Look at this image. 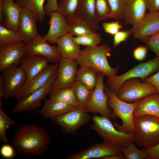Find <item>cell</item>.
Here are the masks:
<instances>
[{"label": "cell", "mask_w": 159, "mask_h": 159, "mask_svg": "<svg viewBox=\"0 0 159 159\" xmlns=\"http://www.w3.org/2000/svg\"><path fill=\"white\" fill-rule=\"evenodd\" d=\"M50 143V136L46 129L33 124L20 127L12 139V143L19 153L33 156L44 155Z\"/></svg>", "instance_id": "obj_1"}, {"label": "cell", "mask_w": 159, "mask_h": 159, "mask_svg": "<svg viewBox=\"0 0 159 159\" xmlns=\"http://www.w3.org/2000/svg\"><path fill=\"white\" fill-rule=\"evenodd\" d=\"M111 52V49L107 44L86 47L81 50L76 61L80 66L89 67L107 77L114 78L117 75L119 67H112L109 64L107 57Z\"/></svg>", "instance_id": "obj_2"}, {"label": "cell", "mask_w": 159, "mask_h": 159, "mask_svg": "<svg viewBox=\"0 0 159 159\" xmlns=\"http://www.w3.org/2000/svg\"><path fill=\"white\" fill-rule=\"evenodd\" d=\"M105 92L108 97V105L113 110L112 114L114 119L119 118L122 121L121 125L113 121L115 126L121 132L134 133L135 128L133 121V113L138 101L128 103L122 100L105 83Z\"/></svg>", "instance_id": "obj_3"}, {"label": "cell", "mask_w": 159, "mask_h": 159, "mask_svg": "<svg viewBox=\"0 0 159 159\" xmlns=\"http://www.w3.org/2000/svg\"><path fill=\"white\" fill-rule=\"evenodd\" d=\"M134 142L139 146L153 147L159 144V117L150 115L134 116Z\"/></svg>", "instance_id": "obj_4"}, {"label": "cell", "mask_w": 159, "mask_h": 159, "mask_svg": "<svg viewBox=\"0 0 159 159\" xmlns=\"http://www.w3.org/2000/svg\"><path fill=\"white\" fill-rule=\"evenodd\" d=\"M110 118L95 114L92 118L91 129L96 131L103 139V142L122 148L130 141H134L133 133H127L116 129Z\"/></svg>", "instance_id": "obj_5"}, {"label": "cell", "mask_w": 159, "mask_h": 159, "mask_svg": "<svg viewBox=\"0 0 159 159\" xmlns=\"http://www.w3.org/2000/svg\"><path fill=\"white\" fill-rule=\"evenodd\" d=\"M159 70V57L141 63L124 74L112 78L107 77L106 84L116 94L122 84L127 80L139 78L142 80Z\"/></svg>", "instance_id": "obj_6"}, {"label": "cell", "mask_w": 159, "mask_h": 159, "mask_svg": "<svg viewBox=\"0 0 159 159\" xmlns=\"http://www.w3.org/2000/svg\"><path fill=\"white\" fill-rule=\"evenodd\" d=\"M154 93H158L153 85L142 82L139 78H134L123 82L119 88L116 95L122 100L132 103Z\"/></svg>", "instance_id": "obj_7"}, {"label": "cell", "mask_w": 159, "mask_h": 159, "mask_svg": "<svg viewBox=\"0 0 159 159\" xmlns=\"http://www.w3.org/2000/svg\"><path fill=\"white\" fill-rule=\"evenodd\" d=\"M88 112L83 107H75L72 110L50 119L59 125L64 132L73 135L91 120Z\"/></svg>", "instance_id": "obj_8"}, {"label": "cell", "mask_w": 159, "mask_h": 159, "mask_svg": "<svg viewBox=\"0 0 159 159\" xmlns=\"http://www.w3.org/2000/svg\"><path fill=\"white\" fill-rule=\"evenodd\" d=\"M105 76L102 73L99 72L96 84L90 100L83 108L88 112L99 113L101 116L114 119L108 104V97L105 92Z\"/></svg>", "instance_id": "obj_9"}, {"label": "cell", "mask_w": 159, "mask_h": 159, "mask_svg": "<svg viewBox=\"0 0 159 159\" xmlns=\"http://www.w3.org/2000/svg\"><path fill=\"white\" fill-rule=\"evenodd\" d=\"M58 72L52 76L43 86L32 93L25 99L18 101L13 110L15 113L36 110L42 106V101L52 90L53 84Z\"/></svg>", "instance_id": "obj_10"}, {"label": "cell", "mask_w": 159, "mask_h": 159, "mask_svg": "<svg viewBox=\"0 0 159 159\" xmlns=\"http://www.w3.org/2000/svg\"><path fill=\"white\" fill-rule=\"evenodd\" d=\"M5 86L4 99L7 100L14 97L24 85L26 76L23 69L20 67L12 64L1 71Z\"/></svg>", "instance_id": "obj_11"}, {"label": "cell", "mask_w": 159, "mask_h": 159, "mask_svg": "<svg viewBox=\"0 0 159 159\" xmlns=\"http://www.w3.org/2000/svg\"><path fill=\"white\" fill-rule=\"evenodd\" d=\"M58 68L59 62L49 65L30 82L24 84L14 97L18 102L25 99L45 85L51 77L58 72Z\"/></svg>", "instance_id": "obj_12"}, {"label": "cell", "mask_w": 159, "mask_h": 159, "mask_svg": "<svg viewBox=\"0 0 159 159\" xmlns=\"http://www.w3.org/2000/svg\"><path fill=\"white\" fill-rule=\"evenodd\" d=\"M25 48L26 54L42 56L54 63L58 62L62 58L57 46L50 45L39 34L25 44Z\"/></svg>", "instance_id": "obj_13"}, {"label": "cell", "mask_w": 159, "mask_h": 159, "mask_svg": "<svg viewBox=\"0 0 159 159\" xmlns=\"http://www.w3.org/2000/svg\"><path fill=\"white\" fill-rule=\"evenodd\" d=\"M58 62V74L53 84L52 90L71 87L76 79L78 65L76 60L62 57Z\"/></svg>", "instance_id": "obj_14"}, {"label": "cell", "mask_w": 159, "mask_h": 159, "mask_svg": "<svg viewBox=\"0 0 159 159\" xmlns=\"http://www.w3.org/2000/svg\"><path fill=\"white\" fill-rule=\"evenodd\" d=\"M136 39L143 41L145 39L159 31V12L150 11L133 25L130 29Z\"/></svg>", "instance_id": "obj_15"}, {"label": "cell", "mask_w": 159, "mask_h": 159, "mask_svg": "<svg viewBox=\"0 0 159 159\" xmlns=\"http://www.w3.org/2000/svg\"><path fill=\"white\" fill-rule=\"evenodd\" d=\"M121 148L103 142L97 143L80 152L72 153L67 159H100L107 156L113 155L122 152Z\"/></svg>", "instance_id": "obj_16"}, {"label": "cell", "mask_w": 159, "mask_h": 159, "mask_svg": "<svg viewBox=\"0 0 159 159\" xmlns=\"http://www.w3.org/2000/svg\"><path fill=\"white\" fill-rule=\"evenodd\" d=\"M50 62L49 59L42 56L26 54L21 58L20 64L26 76L24 84L30 82L45 69Z\"/></svg>", "instance_id": "obj_17"}, {"label": "cell", "mask_w": 159, "mask_h": 159, "mask_svg": "<svg viewBox=\"0 0 159 159\" xmlns=\"http://www.w3.org/2000/svg\"><path fill=\"white\" fill-rule=\"evenodd\" d=\"M26 54L25 43L22 41L0 46V72L12 64H19Z\"/></svg>", "instance_id": "obj_18"}, {"label": "cell", "mask_w": 159, "mask_h": 159, "mask_svg": "<svg viewBox=\"0 0 159 159\" xmlns=\"http://www.w3.org/2000/svg\"><path fill=\"white\" fill-rule=\"evenodd\" d=\"M49 16V30L42 37L50 44L57 43L60 38L69 32V25L65 17L57 11L52 12Z\"/></svg>", "instance_id": "obj_19"}, {"label": "cell", "mask_w": 159, "mask_h": 159, "mask_svg": "<svg viewBox=\"0 0 159 159\" xmlns=\"http://www.w3.org/2000/svg\"><path fill=\"white\" fill-rule=\"evenodd\" d=\"M36 16L28 9L21 7V14L18 33L25 44L38 34Z\"/></svg>", "instance_id": "obj_20"}, {"label": "cell", "mask_w": 159, "mask_h": 159, "mask_svg": "<svg viewBox=\"0 0 159 159\" xmlns=\"http://www.w3.org/2000/svg\"><path fill=\"white\" fill-rule=\"evenodd\" d=\"M148 0H127L123 9L122 20L127 25H133L146 14Z\"/></svg>", "instance_id": "obj_21"}, {"label": "cell", "mask_w": 159, "mask_h": 159, "mask_svg": "<svg viewBox=\"0 0 159 159\" xmlns=\"http://www.w3.org/2000/svg\"><path fill=\"white\" fill-rule=\"evenodd\" d=\"M76 17L87 23L95 31L100 29L95 0H80Z\"/></svg>", "instance_id": "obj_22"}, {"label": "cell", "mask_w": 159, "mask_h": 159, "mask_svg": "<svg viewBox=\"0 0 159 159\" xmlns=\"http://www.w3.org/2000/svg\"><path fill=\"white\" fill-rule=\"evenodd\" d=\"M3 8L5 27L18 32L21 7L14 0H3Z\"/></svg>", "instance_id": "obj_23"}, {"label": "cell", "mask_w": 159, "mask_h": 159, "mask_svg": "<svg viewBox=\"0 0 159 159\" xmlns=\"http://www.w3.org/2000/svg\"><path fill=\"white\" fill-rule=\"evenodd\" d=\"M150 115L159 117V93L150 94L138 101L133 116Z\"/></svg>", "instance_id": "obj_24"}, {"label": "cell", "mask_w": 159, "mask_h": 159, "mask_svg": "<svg viewBox=\"0 0 159 159\" xmlns=\"http://www.w3.org/2000/svg\"><path fill=\"white\" fill-rule=\"evenodd\" d=\"M56 44L62 57L64 59L76 60L81 50L69 33L60 38Z\"/></svg>", "instance_id": "obj_25"}, {"label": "cell", "mask_w": 159, "mask_h": 159, "mask_svg": "<svg viewBox=\"0 0 159 159\" xmlns=\"http://www.w3.org/2000/svg\"><path fill=\"white\" fill-rule=\"evenodd\" d=\"M75 107L63 102L52 101L47 99L45 100L44 105L38 110L37 113L41 115L44 118L51 119L64 113Z\"/></svg>", "instance_id": "obj_26"}, {"label": "cell", "mask_w": 159, "mask_h": 159, "mask_svg": "<svg viewBox=\"0 0 159 159\" xmlns=\"http://www.w3.org/2000/svg\"><path fill=\"white\" fill-rule=\"evenodd\" d=\"M49 99L52 101L60 102L82 107L78 102L71 87L61 88L52 90L49 94Z\"/></svg>", "instance_id": "obj_27"}, {"label": "cell", "mask_w": 159, "mask_h": 159, "mask_svg": "<svg viewBox=\"0 0 159 159\" xmlns=\"http://www.w3.org/2000/svg\"><path fill=\"white\" fill-rule=\"evenodd\" d=\"M99 72L89 67L80 66L78 69L76 79L81 81L90 89L93 90L96 84Z\"/></svg>", "instance_id": "obj_28"}, {"label": "cell", "mask_w": 159, "mask_h": 159, "mask_svg": "<svg viewBox=\"0 0 159 159\" xmlns=\"http://www.w3.org/2000/svg\"><path fill=\"white\" fill-rule=\"evenodd\" d=\"M45 0H17L16 3L20 7L33 13L40 22H43L45 15L44 4Z\"/></svg>", "instance_id": "obj_29"}, {"label": "cell", "mask_w": 159, "mask_h": 159, "mask_svg": "<svg viewBox=\"0 0 159 159\" xmlns=\"http://www.w3.org/2000/svg\"><path fill=\"white\" fill-rule=\"evenodd\" d=\"M80 0H59L57 11L66 19L69 24L74 17Z\"/></svg>", "instance_id": "obj_30"}, {"label": "cell", "mask_w": 159, "mask_h": 159, "mask_svg": "<svg viewBox=\"0 0 159 159\" xmlns=\"http://www.w3.org/2000/svg\"><path fill=\"white\" fill-rule=\"evenodd\" d=\"M71 87L78 102L84 108L90 100L93 90L90 89L81 81L77 79Z\"/></svg>", "instance_id": "obj_31"}, {"label": "cell", "mask_w": 159, "mask_h": 159, "mask_svg": "<svg viewBox=\"0 0 159 159\" xmlns=\"http://www.w3.org/2000/svg\"><path fill=\"white\" fill-rule=\"evenodd\" d=\"M68 24L69 33L73 36L78 37L95 32L87 23L76 17Z\"/></svg>", "instance_id": "obj_32"}, {"label": "cell", "mask_w": 159, "mask_h": 159, "mask_svg": "<svg viewBox=\"0 0 159 159\" xmlns=\"http://www.w3.org/2000/svg\"><path fill=\"white\" fill-rule=\"evenodd\" d=\"M96 16L100 22L112 18V15L108 0H95Z\"/></svg>", "instance_id": "obj_33"}, {"label": "cell", "mask_w": 159, "mask_h": 159, "mask_svg": "<svg viewBox=\"0 0 159 159\" xmlns=\"http://www.w3.org/2000/svg\"><path fill=\"white\" fill-rule=\"evenodd\" d=\"M22 41L18 32L0 25V46Z\"/></svg>", "instance_id": "obj_34"}, {"label": "cell", "mask_w": 159, "mask_h": 159, "mask_svg": "<svg viewBox=\"0 0 159 159\" xmlns=\"http://www.w3.org/2000/svg\"><path fill=\"white\" fill-rule=\"evenodd\" d=\"M75 42L77 44L86 47L98 46L101 42L102 38L100 34L94 32L83 35L74 37Z\"/></svg>", "instance_id": "obj_35"}, {"label": "cell", "mask_w": 159, "mask_h": 159, "mask_svg": "<svg viewBox=\"0 0 159 159\" xmlns=\"http://www.w3.org/2000/svg\"><path fill=\"white\" fill-rule=\"evenodd\" d=\"M134 141L129 142L125 148H121L122 151L127 159H148L147 154L143 150L138 149Z\"/></svg>", "instance_id": "obj_36"}, {"label": "cell", "mask_w": 159, "mask_h": 159, "mask_svg": "<svg viewBox=\"0 0 159 159\" xmlns=\"http://www.w3.org/2000/svg\"><path fill=\"white\" fill-rule=\"evenodd\" d=\"M15 124V121L6 115L1 107H0V140L2 143H7L6 131L10 126Z\"/></svg>", "instance_id": "obj_37"}, {"label": "cell", "mask_w": 159, "mask_h": 159, "mask_svg": "<svg viewBox=\"0 0 159 159\" xmlns=\"http://www.w3.org/2000/svg\"><path fill=\"white\" fill-rule=\"evenodd\" d=\"M111 9L112 19L116 20H122L124 7L127 0H108Z\"/></svg>", "instance_id": "obj_38"}, {"label": "cell", "mask_w": 159, "mask_h": 159, "mask_svg": "<svg viewBox=\"0 0 159 159\" xmlns=\"http://www.w3.org/2000/svg\"><path fill=\"white\" fill-rule=\"evenodd\" d=\"M143 42L148 50L159 57V31L147 37Z\"/></svg>", "instance_id": "obj_39"}, {"label": "cell", "mask_w": 159, "mask_h": 159, "mask_svg": "<svg viewBox=\"0 0 159 159\" xmlns=\"http://www.w3.org/2000/svg\"><path fill=\"white\" fill-rule=\"evenodd\" d=\"M102 26L105 32L113 36L123 27L119 20L109 22H105L102 24Z\"/></svg>", "instance_id": "obj_40"}, {"label": "cell", "mask_w": 159, "mask_h": 159, "mask_svg": "<svg viewBox=\"0 0 159 159\" xmlns=\"http://www.w3.org/2000/svg\"><path fill=\"white\" fill-rule=\"evenodd\" d=\"M131 34L130 30L119 31L114 36L113 44L114 47H116L120 43L126 41Z\"/></svg>", "instance_id": "obj_41"}, {"label": "cell", "mask_w": 159, "mask_h": 159, "mask_svg": "<svg viewBox=\"0 0 159 159\" xmlns=\"http://www.w3.org/2000/svg\"><path fill=\"white\" fill-rule=\"evenodd\" d=\"M0 153L3 158L7 159L12 158L15 156L14 149L11 145L8 144H4L1 147Z\"/></svg>", "instance_id": "obj_42"}, {"label": "cell", "mask_w": 159, "mask_h": 159, "mask_svg": "<svg viewBox=\"0 0 159 159\" xmlns=\"http://www.w3.org/2000/svg\"><path fill=\"white\" fill-rule=\"evenodd\" d=\"M148 50L147 48L145 46H138L133 51V57L138 60H142L145 57Z\"/></svg>", "instance_id": "obj_43"}, {"label": "cell", "mask_w": 159, "mask_h": 159, "mask_svg": "<svg viewBox=\"0 0 159 159\" xmlns=\"http://www.w3.org/2000/svg\"><path fill=\"white\" fill-rule=\"evenodd\" d=\"M58 7L57 0H47L44 6L45 15L49 16L52 12L57 11Z\"/></svg>", "instance_id": "obj_44"}, {"label": "cell", "mask_w": 159, "mask_h": 159, "mask_svg": "<svg viewBox=\"0 0 159 159\" xmlns=\"http://www.w3.org/2000/svg\"><path fill=\"white\" fill-rule=\"evenodd\" d=\"M141 80L143 82L153 85L159 93V70L154 74Z\"/></svg>", "instance_id": "obj_45"}, {"label": "cell", "mask_w": 159, "mask_h": 159, "mask_svg": "<svg viewBox=\"0 0 159 159\" xmlns=\"http://www.w3.org/2000/svg\"><path fill=\"white\" fill-rule=\"evenodd\" d=\"M142 150L147 154L148 159H159V144L153 147L144 148Z\"/></svg>", "instance_id": "obj_46"}, {"label": "cell", "mask_w": 159, "mask_h": 159, "mask_svg": "<svg viewBox=\"0 0 159 159\" xmlns=\"http://www.w3.org/2000/svg\"><path fill=\"white\" fill-rule=\"evenodd\" d=\"M148 9L149 12L159 11V0H148Z\"/></svg>", "instance_id": "obj_47"}, {"label": "cell", "mask_w": 159, "mask_h": 159, "mask_svg": "<svg viewBox=\"0 0 159 159\" xmlns=\"http://www.w3.org/2000/svg\"><path fill=\"white\" fill-rule=\"evenodd\" d=\"M126 157L122 152L112 155L104 157L100 159H125Z\"/></svg>", "instance_id": "obj_48"}, {"label": "cell", "mask_w": 159, "mask_h": 159, "mask_svg": "<svg viewBox=\"0 0 159 159\" xmlns=\"http://www.w3.org/2000/svg\"><path fill=\"white\" fill-rule=\"evenodd\" d=\"M5 94L4 82L2 74H1L0 75V98L4 97Z\"/></svg>", "instance_id": "obj_49"}, {"label": "cell", "mask_w": 159, "mask_h": 159, "mask_svg": "<svg viewBox=\"0 0 159 159\" xmlns=\"http://www.w3.org/2000/svg\"><path fill=\"white\" fill-rule=\"evenodd\" d=\"M3 0H0V25L5 26L3 8Z\"/></svg>", "instance_id": "obj_50"}, {"label": "cell", "mask_w": 159, "mask_h": 159, "mask_svg": "<svg viewBox=\"0 0 159 159\" xmlns=\"http://www.w3.org/2000/svg\"><path fill=\"white\" fill-rule=\"evenodd\" d=\"M16 0V1L17 0Z\"/></svg>", "instance_id": "obj_51"}, {"label": "cell", "mask_w": 159, "mask_h": 159, "mask_svg": "<svg viewBox=\"0 0 159 159\" xmlns=\"http://www.w3.org/2000/svg\"></svg>", "instance_id": "obj_52"}]
</instances>
